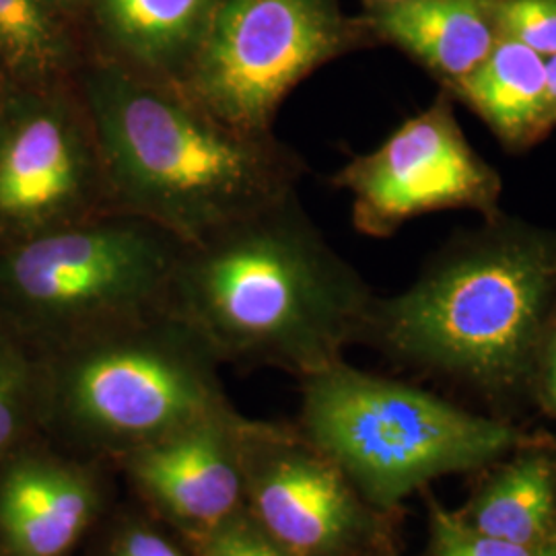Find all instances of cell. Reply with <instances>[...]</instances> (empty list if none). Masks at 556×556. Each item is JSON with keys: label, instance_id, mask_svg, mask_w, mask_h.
Returning a JSON list of instances; mask_svg holds the SVG:
<instances>
[{"label": "cell", "instance_id": "cell-6", "mask_svg": "<svg viewBox=\"0 0 556 556\" xmlns=\"http://www.w3.org/2000/svg\"><path fill=\"white\" fill-rule=\"evenodd\" d=\"M186 250L160 225L122 211L0 248V318L40 357L169 309Z\"/></svg>", "mask_w": 556, "mask_h": 556}, {"label": "cell", "instance_id": "cell-20", "mask_svg": "<svg viewBox=\"0 0 556 556\" xmlns=\"http://www.w3.org/2000/svg\"><path fill=\"white\" fill-rule=\"evenodd\" d=\"M538 548L486 536L466 526L457 514L445 511L435 501L429 509L427 556H536Z\"/></svg>", "mask_w": 556, "mask_h": 556}, {"label": "cell", "instance_id": "cell-7", "mask_svg": "<svg viewBox=\"0 0 556 556\" xmlns=\"http://www.w3.org/2000/svg\"><path fill=\"white\" fill-rule=\"evenodd\" d=\"M367 38L337 0H220L179 89L227 124L270 135L299 83Z\"/></svg>", "mask_w": 556, "mask_h": 556}, {"label": "cell", "instance_id": "cell-29", "mask_svg": "<svg viewBox=\"0 0 556 556\" xmlns=\"http://www.w3.org/2000/svg\"><path fill=\"white\" fill-rule=\"evenodd\" d=\"M379 556H381V555H379Z\"/></svg>", "mask_w": 556, "mask_h": 556}, {"label": "cell", "instance_id": "cell-22", "mask_svg": "<svg viewBox=\"0 0 556 556\" xmlns=\"http://www.w3.org/2000/svg\"><path fill=\"white\" fill-rule=\"evenodd\" d=\"M101 556H188L160 528L142 519H124L112 532Z\"/></svg>", "mask_w": 556, "mask_h": 556}, {"label": "cell", "instance_id": "cell-10", "mask_svg": "<svg viewBox=\"0 0 556 556\" xmlns=\"http://www.w3.org/2000/svg\"><path fill=\"white\" fill-rule=\"evenodd\" d=\"M245 511L289 556H379L381 511L298 429L241 418Z\"/></svg>", "mask_w": 556, "mask_h": 556}, {"label": "cell", "instance_id": "cell-15", "mask_svg": "<svg viewBox=\"0 0 556 556\" xmlns=\"http://www.w3.org/2000/svg\"><path fill=\"white\" fill-rule=\"evenodd\" d=\"M445 91L511 153L536 147L555 130L546 59L519 41L498 38L491 54Z\"/></svg>", "mask_w": 556, "mask_h": 556}, {"label": "cell", "instance_id": "cell-19", "mask_svg": "<svg viewBox=\"0 0 556 556\" xmlns=\"http://www.w3.org/2000/svg\"><path fill=\"white\" fill-rule=\"evenodd\" d=\"M501 38L519 41L540 56L556 54V0H484Z\"/></svg>", "mask_w": 556, "mask_h": 556}, {"label": "cell", "instance_id": "cell-1", "mask_svg": "<svg viewBox=\"0 0 556 556\" xmlns=\"http://www.w3.org/2000/svg\"><path fill=\"white\" fill-rule=\"evenodd\" d=\"M376 298L295 192L186 245L169 309L219 363L305 378L363 340Z\"/></svg>", "mask_w": 556, "mask_h": 556}, {"label": "cell", "instance_id": "cell-4", "mask_svg": "<svg viewBox=\"0 0 556 556\" xmlns=\"http://www.w3.org/2000/svg\"><path fill=\"white\" fill-rule=\"evenodd\" d=\"M219 365L163 309L40 357V408L80 450L118 459L231 408Z\"/></svg>", "mask_w": 556, "mask_h": 556}, {"label": "cell", "instance_id": "cell-3", "mask_svg": "<svg viewBox=\"0 0 556 556\" xmlns=\"http://www.w3.org/2000/svg\"><path fill=\"white\" fill-rule=\"evenodd\" d=\"M556 314V231L503 211L450 239L417 280L376 298L363 340L486 397L532 392Z\"/></svg>", "mask_w": 556, "mask_h": 556}, {"label": "cell", "instance_id": "cell-14", "mask_svg": "<svg viewBox=\"0 0 556 556\" xmlns=\"http://www.w3.org/2000/svg\"><path fill=\"white\" fill-rule=\"evenodd\" d=\"M363 23L371 38L417 60L441 89L466 79L501 38L484 0H402L369 9Z\"/></svg>", "mask_w": 556, "mask_h": 556}, {"label": "cell", "instance_id": "cell-25", "mask_svg": "<svg viewBox=\"0 0 556 556\" xmlns=\"http://www.w3.org/2000/svg\"><path fill=\"white\" fill-rule=\"evenodd\" d=\"M546 73H548V98H551V114L556 130V54L546 59Z\"/></svg>", "mask_w": 556, "mask_h": 556}, {"label": "cell", "instance_id": "cell-28", "mask_svg": "<svg viewBox=\"0 0 556 556\" xmlns=\"http://www.w3.org/2000/svg\"><path fill=\"white\" fill-rule=\"evenodd\" d=\"M7 83H9V79L4 77V73L0 71V98H2V93H4V87H7Z\"/></svg>", "mask_w": 556, "mask_h": 556}, {"label": "cell", "instance_id": "cell-24", "mask_svg": "<svg viewBox=\"0 0 556 556\" xmlns=\"http://www.w3.org/2000/svg\"><path fill=\"white\" fill-rule=\"evenodd\" d=\"M50 7H54L66 20L75 21L83 17L89 0H46Z\"/></svg>", "mask_w": 556, "mask_h": 556}, {"label": "cell", "instance_id": "cell-13", "mask_svg": "<svg viewBox=\"0 0 556 556\" xmlns=\"http://www.w3.org/2000/svg\"><path fill=\"white\" fill-rule=\"evenodd\" d=\"M220 0H89L83 17L93 29L87 59L140 79H186Z\"/></svg>", "mask_w": 556, "mask_h": 556}, {"label": "cell", "instance_id": "cell-5", "mask_svg": "<svg viewBox=\"0 0 556 556\" xmlns=\"http://www.w3.org/2000/svg\"><path fill=\"white\" fill-rule=\"evenodd\" d=\"M299 431L381 514L435 478L486 468L526 445L505 420L344 358L301 378Z\"/></svg>", "mask_w": 556, "mask_h": 556}, {"label": "cell", "instance_id": "cell-17", "mask_svg": "<svg viewBox=\"0 0 556 556\" xmlns=\"http://www.w3.org/2000/svg\"><path fill=\"white\" fill-rule=\"evenodd\" d=\"M85 60L73 21L46 0H0V71L11 83L75 80Z\"/></svg>", "mask_w": 556, "mask_h": 556}, {"label": "cell", "instance_id": "cell-18", "mask_svg": "<svg viewBox=\"0 0 556 556\" xmlns=\"http://www.w3.org/2000/svg\"><path fill=\"white\" fill-rule=\"evenodd\" d=\"M36 408H40L38 365L0 326V462L15 450Z\"/></svg>", "mask_w": 556, "mask_h": 556}, {"label": "cell", "instance_id": "cell-21", "mask_svg": "<svg viewBox=\"0 0 556 556\" xmlns=\"http://www.w3.org/2000/svg\"><path fill=\"white\" fill-rule=\"evenodd\" d=\"M190 544L194 556H289L260 530L248 511L204 536L190 540Z\"/></svg>", "mask_w": 556, "mask_h": 556}, {"label": "cell", "instance_id": "cell-16", "mask_svg": "<svg viewBox=\"0 0 556 556\" xmlns=\"http://www.w3.org/2000/svg\"><path fill=\"white\" fill-rule=\"evenodd\" d=\"M457 517L486 536L538 548L556 536V456L521 445Z\"/></svg>", "mask_w": 556, "mask_h": 556}, {"label": "cell", "instance_id": "cell-8", "mask_svg": "<svg viewBox=\"0 0 556 556\" xmlns=\"http://www.w3.org/2000/svg\"><path fill=\"white\" fill-rule=\"evenodd\" d=\"M114 211L77 79L7 83L0 98V248Z\"/></svg>", "mask_w": 556, "mask_h": 556}, {"label": "cell", "instance_id": "cell-11", "mask_svg": "<svg viewBox=\"0 0 556 556\" xmlns=\"http://www.w3.org/2000/svg\"><path fill=\"white\" fill-rule=\"evenodd\" d=\"M241 418L231 406L118 457L140 497L188 540L245 511Z\"/></svg>", "mask_w": 556, "mask_h": 556}, {"label": "cell", "instance_id": "cell-26", "mask_svg": "<svg viewBox=\"0 0 556 556\" xmlns=\"http://www.w3.org/2000/svg\"><path fill=\"white\" fill-rule=\"evenodd\" d=\"M536 556H556V536L548 542H544L542 546H538Z\"/></svg>", "mask_w": 556, "mask_h": 556}, {"label": "cell", "instance_id": "cell-23", "mask_svg": "<svg viewBox=\"0 0 556 556\" xmlns=\"http://www.w3.org/2000/svg\"><path fill=\"white\" fill-rule=\"evenodd\" d=\"M530 396L536 397L538 404L556 417V314L538 349Z\"/></svg>", "mask_w": 556, "mask_h": 556}, {"label": "cell", "instance_id": "cell-9", "mask_svg": "<svg viewBox=\"0 0 556 556\" xmlns=\"http://www.w3.org/2000/svg\"><path fill=\"white\" fill-rule=\"evenodd\" d=\"M456 101L441 89L431 105L404 119L378 149L332 176L351 197L353 225L369 238H392L402 225L439 211L501 213L503 179L468 142Z\"/></svg>", "mask_w": 556, "mask_h": 556}, {"label": "cell", "instance_id": "cell-2", "mask_svg": "<svg viewBox=\"0 0 556 556\" xmlns=\"http://www.w3.org/2000/svg\"><path fill=\"white\" fill-rule=\"evenodd\" d=\"M77 85L114 211L192 245L298 192L305 163L275 132L241 130L176 85L100 60H85Z\"/></svg>", "mask_w": 556, "mask_h": 556}, {"label": "cell", "instance_id": "cell-27", "mask_svg": "<svg viewBox=\"0 0 556 556\" xmlns=\"http://www.w3.org/2000/svg\"><path fill=\"white\" fill-rule=\"evenodd\" d=\"M363 2L367 4V11H369V9H379V7L396 4V2H402V0H363Z\"/></svg>", "mask_w": 556, "mask_h": 556}, {"label": "cell", "instance_id": "cell-12", "mask_svg": "<svg viewBox=\"0 0 556 556\" xmlns=\"http://www.w3.org/2000/svg\"><path fill=\"white\" fill-rule=\"evenodd\" d=\"M103 507L91 466L52 456L13 459L0 477V548L4 556H66Z\"/></svg>", "mask_w": 556, "mask_h": 556}]
</instances>
